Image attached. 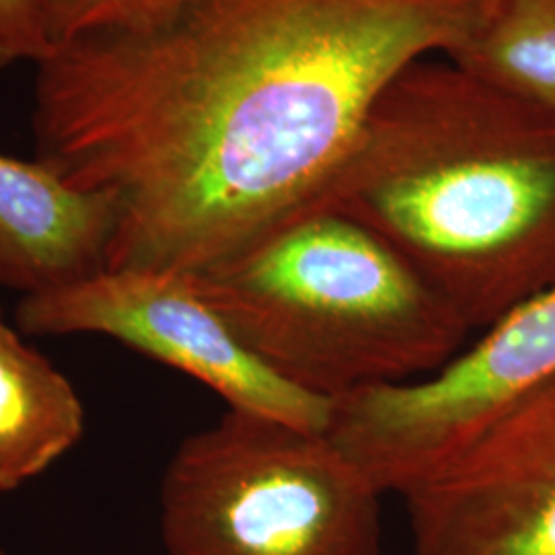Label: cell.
I'll return each mask as SVG.
<instances>
[{
    "label": "cell",
    "mask_w": 555,
    "mask_h": 555,
    "mask_svg": "<svg viewBox=\"0 0 555 555\" xmlns=\"http://www.w3.org/2000/svg\"><path fill=\"white\" fill-rule=\"evenodd\" d=\"M313 208L371 229L481 332L555 286V112L453 60H417Z\"/></svg>",
    "instance_id": "obj_2"
},
{
    "label": "cell",
    "mask_w": 555,
    "mask_h": 555,
    "mask_svg": "<svg viewBox=\"0 0 555 555\" xmlns=\"http://www.w3.org/2000/svg\"><path fill=\"white\" fill-rule=\"evenodd\" d=\"M181 2L185 0H46L48 46L52 50L95 29L157 20Z\"/></svg>",
    "instance_id": "obj_11"
},
{
    "label": "cell",
    "mask_w": 555,
    "mask_h": 555,
    "mask_svg": "<svg viewBox=\"0 0 555 555\" xmlns=\"http://www.w3.org/2000/svg\"><path fill=\"white\" fill-rule=\"evenodd\" d=\"M0 318H2V315H0Z\"/></svg>",
    "instance_id": "obj_13"
},
{
    "label": "cell",
    "mask_w": 555,
    "mask_h": 555,
    "mask_svg": "<svg viewBox=\"0 0 555 555\" xmlns=\"http://www.w3.org/2000/svg\"><path fill=\"white\" fill-rule=\"evenodd\" d=\"M50 52L46 38V0H0V66Z\"/></svg>",
    "instance_id": "obj_12"
},
{
    "label": "cell",
    "mask_w": 555,
    "mask_h": 555,
    "mask_svg": "<svg viewBox=\"0 0 555 555\" xmlns=\"http://www.w3.org/2000/svg\"><path fill=\"white\" fill-rule=\"evenodd\" d=\"M492 0H185L38 62V160L109 202L105 270L198 274L313 204L383 91Z\"/></svg>",
    "instance_id": "obj_1"
},
{
    "label": "cell",
    "mask_w": 555,
    "mask_h": 555,
    "mask_svg": "<svg viewBox=\"0 0 555 555\" xmlns=\"http://www.w3.org/2000/svg\"><path fill=\"white\" fill-rule=\"evenodd\" d=\"M82 428L73 385L0 318V492L43 474L79 442Z\"/></svg>",
    "instance_id": "obj_9"
},
{
    "label": "cell",
    "mask_w": 555,
    "mask_h": 555,
    "mask_svg": "<svg viewBox=\"0 0 555 555\" xmlns=\"http://www.w3.org/2000/svg\"><path fill=\"white\" fill-rule=\"evenodd\" d=\"M555 378V286L481 330L437 373L334 403L327 435L383 494H405L518 397Z\"/></svg>",
    "instance_id": "obj_5"
},
{
    "label": "cell",
    "mask_w": 555,
    "mask_h": 555,
    "mask_svg": "<svg viewBox=\"0 0 555 555\" xmlns=\"http://www.w3.org/2000/svg\"><path fill=\"white\" fill-rule=\"evenodd\" d=\"M447 59L555 112V0H492L476 31Z\"/></svg>",
    "instance_id": "obj_10"
},
{
    "label": "cell",
    "mask_w": 555,
    "mask_h": 555,
    "mask_svg": "<svg viewBox=\"0 0 555 555\" xmlns=\"http://www.w3.org/2000/svg\"><path fill=\"white\" fill-rule=\"evenodd\" d=\"M403 498L414 555H555V378Z\"/></svg>",
    "instance_id": "obj_7"
},
{
    "label": "cell",
    "mask_w": 555,
    "mask_h": 555,
    "mask_svg": "<svg viewBox=\"0 0 555 555\" xmlns=\"http://www.w3.org/2000/svg\"><path fill=\"white\" fill-rule=\"evenodd\" d=\"M29 336L100 334L178 369L222 397L229 410L327 433L334 401L276 375L202 297L188 274L101 270L17 307Z\"/></svg>",
    "instance_id": "obj_6"
},
{
    "label": "cell",
    "mask_w": 555,
    "mask_h": 555,
    "mask_svg": "<svg viewBox=\"0 0 555 555\" xmlns=\"http://www.w3.org/2000/svg\"><path fill=\"white\" fill-rule=\"evenodd\" d=\"M188 276L276 375L334 403L437 373L472 334L396 249L327 208Z\"/></svg>",
    "instance_id": "obj_3"
},
{
    "label": "cell",
    "mask_w": 555,
    "mask_h": 555,
    "mask_svg": "<svg viewBox=\"0 0 555 555\" xmlns=\"http://www.w3.org/2000/svg\"><path fill=\"white\" fill-rule=\"evenodd\" d=\"M109 202L66 185L41 160L0 155V284L38 295L105 270Z\"/></svg>",
    "instance_id": "obj_8"
},
{
    "label": "cell",
    "mask_w": 555,
    "mask_h": 555,
    "mask_svg": "<svg viewBox=\"0 0 555 555\" xmlns=\"http://www.w3.org/2000/svg\"><path fill=\"white\" fill-rule=\"evenodd\" d=\"M0 555H2V554H0Z\"/></svg>",
    "instance_id": "obj_14"
},
{
    "label": "cell",
    "mask_w": 555,
    "mask_h": 555,
    "mask_svg": "<svg viewBox=\"0 0 555 555\" xmlns=\"http://www.w3.org/2000/svg\"><path fill=\"white\" fill-rule=\"evenodd\" d=\"M383 492L327 433L227 410L160 479L167 555H380Z\"/></svg>",
    "instance_id": "obj_4"
}]
</instances>
